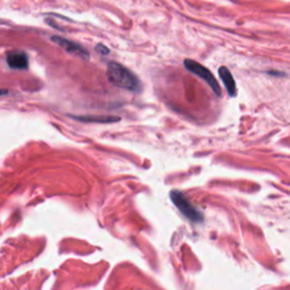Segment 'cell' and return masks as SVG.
<instances>
[{
	"label": "cell",
	"mask_w": 290,
	"mask_h": 290,
	"mask_svg": "<svg viewBox=\"0 0 290 290\" xmlns=\"http://www.w3.org/2000/svg\"><path fill=\"white\" fill-rule=\"evenodd\" d=\"M107 77L111 84L122 90L132 92H138L141 90V82L138 77L127 67L116 61H111L108 64Z\"/></svg>",
	"instance_id": "1"
},
{
	"label": "cell",
	"mask_w": 290,
	"mask_h": 290,
	"mask_svg": "<svg viewBox=\"0 0 290 290\" xmlns=\"http://www.w3.org/2000/svg\"><path fill=\"white\" fill-rule=\"evenodd\" d=\"M170 197L172 203L177 206V209L179 210L183 215L187 218L188 220H191L193 222L203 221L202 213L195 208L185 194L182 193L180 191H172L170 193Z\"/></svg>",
	"instance_id": "2"
},
{
	"label": "cell",
	"mask_w": 290,
	"mask_h": 290,
	"mask_svg": "<svg viewBox=\"0 0 290 290\" xmlns=\"http://www.w3.org/2000/svg\"><path fill=\"white\" fill-rule=\"evenodd\" d=\"M184 66H185V68L188 71H191L192 74L197 75L200 79H202L218 97L221 96V87L219 85V82L216 81L214 75L212 74L209 68H206L205 66L201 65L200 63H197V61L192 59H185V61H184Z\"/></svg>",
	"instance_id": "3"
},
{
	"label": "cell",
	"mask_w": 290,
	"mask_h": 290,
	"mask_svg": "<svg viewBox=\"0 0 290 290\" xmlns=\"http://www.w3.org/2000/svg\"><path fill=\"white\" fill-rule=\"evenodd\" d=\"M51 40L56 44H58L59 47L63 48L66 52L77 56V57L85 60L90 58V53H88L87 50L83 46H81L80 43H77L75 41H70L68 39H65L63 37H58V35L51 37Z\"/></svg>",
	"instance_id": "4"
},
{
	"label": "cell",
	"mask_w": 290,
	"mask_h": 290,
	"mask_svg": "<svg viewBox=\"0 0 290 290\" xmlns=\"http://www.w3.org/2000/svg\"><path fill=\"white\" fill-rule=\"evenodd\" d=\"M7 64L13 69H27L29 58L23 51H12L7 55Z\"/></svg>",
	"instance_id": "5"
},
{
	"label": "cell",
	"mask_w": 290,
	"mask_h": 290,
	"mask_svg": "<svg viewBox=\"0 0 290 290\" xmlns=\"http://www.w3.org/2000/svg\"><path fill=\"white\" fill-rule=\"evenodd\" d=\"M219 76L224 83L226 91L229 94V97H236L237 96V86L236 82L233 80V76L230 72V70L227 68L226 66H221L219 68Z\"/></svg>",
	"instance_id": "6"
},
{
	"label": "cell",
	"mask_w": 290,
	"mask_h": 290,
	"mask_svg": "<svg viewBox=\"0 0 290 290\" xmlns=\"http://www.w3.org/2000/svg\"><path fill=\"white\" fill-rule=\"evenodd\" d=\"M72 118L85 122H99V124H113L120 120L119 117L115 116H74Z\"/></svg>",
	"instance_id": "7"
},
{
	"label": "cell",
	"mask_w": 290,
	"mask_h": 290,
	"mask_svg": "<svg viewBox=\"0 0 290 290\" xmlns=\"http://www.w3.org/2000/svg\"><path fill=\"white\" fill-rule=\"evenodd\" d=\"M96 50H97V52H98V53L102 55V56H107V55H109V53H110V50H109V48L105 47L104 44H102V43H99V44H97Z\"/></svg>",
	"instance_id": "8"
},
{
	"label": "cell",
	"mask_w": 290,
	"mask_h": 290,
	"mask_svg": "<svg viewBox=\"0 0 290 290\" xmlns=\"http://www.w3.org/2000/svg\"><path fill=\"white\" fill-rule=\"evenodd\" d=\"M7 93H8L7 90H0V97H2V96H6Z\"/></svg>",
	"instance_id": "9"
}]
</instances>
